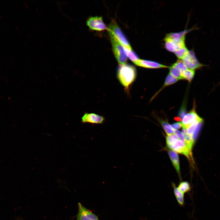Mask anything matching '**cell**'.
I'll return each instance as SVG.
<instances>
[{"instance_id": "obj_12", "label": "cell", "mask_w": 220, "mask_h": 220, "mask_svg": "<svg viewBox=\"0 0 220 220\" xmlns=\"http://www.w3.org/2000/svg\"><path fill=\"white\" fill-rule=\"evenodd\" d=\"M168 154L174 167L180 176V165L178 154L175 151L172 150H170L168 151Z\"/></svg>"}, {"instance_id": "obj_15", "label": "cell", "mask_w": 220, "mask_h": 220, "mask_svg": "<svg viewBox=\"0 0 220 220\" xmlns=\"http://www.w3.org/2000/svg\"><path fill=\"white\" fill-rule=\"evenodd\" d=\"M179 80V79L174 77L169 73L166 78L164 84L162 88L156 93V95L164 87L174 83Z\"/></svg>"}, {"instance_id": "obj_22", "label": "cell", "mask_w": 220, "mask_h": 220, "mask_svg": "<svg viewBox=\"0 0 220 220\" xmlns=\"http://www.w3.org/2000/svg\"><path fill=\"white\" fill-rule=\"evenodd\" d=\"M195 73L194 70L187 69L182 74L183 79H185L190 82L193 78Z\"/></svg>"}, {"instance_id": "obj_20", "label": "cell", "mask_w": 220, "mask_h": 220, "mask_svg": "<svg viewBox=\"0 0 220 220\" xmlns=\"http://www.w3.org/2000/svg\"><path fill=\"white\" fill-rule=\"evenodd\" d=\"M123 47L127 56L134 63L139 59L137 55L132 50H130L125 47Z\"/></svg>"}, {"instance_id": "obj_24", "label": "cell", "mask_w": 220, "mask_h": 220, "mask_svg": "<svg viewBox=\"0 0 220 220\" xmlns=\"http://www.w3.org/2000/svg\"><path fill=\"white\" fill-rule=\"evenodd\" d=\"M173 65L180 71L182 73V74L187 69V68L185 64L181 60H178Z\"/></svg>"}, {"instance_id": "obj_11", "label": "cell", "mask_w": 220, "mask_h": 220, "mask_svg": "<svg viewBox=\"0 0 220 220\" xmlns=\"http://www.w3.org/2000/svg\"><path fill=\"white\" fill-rule=\"evenodd\" d=\"M134 63L137 66L147 68H168L166 65L161 64L157 62L147 60L139 59Z\"/></svg>"}, {"instance_id": "obj_3", "label": "cell", "mask_w": 220, "mask_h": 220, "mask_svg": "<svg viewBox=\"0 0 220 220\" xmlns=\"http://www.w3.org/2000/svg\"><path fill=\"white\" fill-rule=\"evenodd\" d=\"M112 46L113 52L120 65L126 64L127 60L123 47L116 38L112 32L108 30Z\"/></svg>"}, {"instance_id": "obj_1", "label": "cell", "mask_w": 220, "mask_h": 220, "mask_svg": "<svg viewBox=\"0 0 220 220\" xmlns=\"http://www.w3.org/2000/svg\"><path fill=\"white\" fill-rule=\"evenodd\" d=\"M117 76L123 86L128 89L136 78V69L134 66L130 64L120 65L117 69Z\"/></svg>"}, {"instance_id": "obj_9", "label": "cell", "mask_w": 220, "mask_h": 220, "mask_svg": "<svg viewBox=\"0 0 220 220\" xmlns=\"http://www.w3.org/2000/svg\"><path fill=\"white\" fill-rule=\"evenodd\" d=\"M182 120V127L186 129L191 124L203 119L198 115L195 110H193L185 115Z\"/></svg>"}, {"instance_id": "obj_16", "label": "cell", "mask_w": 220, "mask_h": 220, "mask_svg": "<svg viewBox=\"0 0 220 220\" xmlns=\"http://www.w3.org/2000/svg\"><path fill=\"white\" fill-rule=\"evenodd\" d=\"M177 188L180 191L184 194L185 193L189 192L191 190V187L189 184L186 181L181 182Z\"/></svg>"}, {"instance_id": "obj_23", "label": "cell", "mask_w": 220, "mask_h": 220, "mask_svg": "<svg viewBox=\"0 0 220 220\" xmlns=\"http://www.w3.org/2000/svg\"><path fill=\"white\" fill-rule=\"evenodd\" d=\"M188 51V50L185 46L177 50L174 53L179 59H182Z\"/></svg>"}, {"instance_id": "obj_5", "label": "cell", "mask_w": 220, "mask_h": 220, "mask_svg": "<svg viewBox=\"0 0 220 220\" xmlns=\"http://www.w3.org/2000/svg\"><path fill=\"white\" fill-rule=\"evenodd\" d=\"M182 59L184 64L189 69L194 70L203 66V65L199 62L194 52L192 50H188Z\"/></svg>"}, {"instance_id": "obj_10", "label": "cell", "mask_w": 220, "mask_h": 220, "mask_svg": "<svg viewBox=\"0 0 220 220\" xmlns=\"http://www.w3.org/2000/svg\"><path fill=\"white\" fill-rule=\"evenodd\" d=\"M82 121L84 123L102 124L105 121V118L95 113H86L82 117Z\"/></svg>"}, {"instance_id": "obj_25", "label": "cell", "mask_w": 220, "mask_h": 220, "mask_svg": "<svg viewBox=\"0 0 220 220\" xmlns=\"http://www.w3.org/2000/svg\"><path fill=\"white\" fill-rule=\"evenodd\" d=\"M174 134L177 136L180 140L185 142L184 135L182 132L178 130L174 129Z\"/></svg>"}, {"instance_id": "obj_18", "label": "cell", "mask_w": 220, "mask_h": 220, "mask_svg": "<svg viewBox=\"0 0 220 220\" xmlns=\"http://www.w3.org/2000/svg\"><path fill=\"white\" fill-rule=\"evenodd\" d=\"M161 125L167 136L174 134V129L171 125L166 121L162 120L161 121Z\"/></svg>"}, {"instance_id": "obj_26", "label": "cell", "mask_w": 220, "mask_h": 220, "mask_svg": "<svg viewBox=\"0 0 220 220\" xmlns=\"http://www.w3.org/2000/svg\"><path fill=\"white\" fill-rule=\"evenodd\" d=\"M172 127L175 130H177L180 129L182 127V125L181 122H178L172 124L171 125Z\"/></svg>"}, {"instance_id": "obj_2", "label": "cell", "mask_w": 220, "mask_h": 220, "mask_svg": "<svg viewBox=\"0 0 220 220\" xmlns=\"http://www.w3.org/2000/svg\"><path fill=\"white\" fill-rule=\"evenodd\" d=\"M166 140L167 146L171 150L183 154L189 158L192 156L185 142L174 134L167 136Z\"/></svg>"}, {"instance_id": "obj_13", "label": "cell", "mask_w": 220, "mask_h": 220, "mask_svg": "<svg viewBox=\"0 0 220 220\" xmlns=\"http://www.w3.org/2000/svg\"><path fill=\"white\" fill-rule=\"evenodd\" d=\"M182 130L185 142L187 146L190 154L192 156V149L194 141L192 136L188 134L186 128H183Z\"/></svg>"}, {"instance_id": "obj_17", "label": "cell", "mask_w": 220, "mask_h": 220, "mask_svg": "<svg viewBox=\"0 0 220 220\" xmlns=\"http://www.w3.org/2000/svg\"><path fill=\"white\" fill-rule=\"evenodd\" d=\"M169 68L170 73L173 77L179 80L183 79L182 73L178 68L173 65Z\"/></svg>"}, {"instance_id": "obj_19", "label": "cell", "mask_w": 220, "mask_h": 220, "mask_svg": "<svg viewBox=\"0 0 220 220\" xmlns=\"http://www.w3.org/2000/svg\"><path fill=\"white\" fill-rule=\"evenodd\" d=\"M189 31L188 30L178 33H171L167 35L166 37L170 38H185L186 34Z\"/></svg>"}, {"instance_id": "obj_21", "label": "cell", "mask_w": 220, "mask_h": 220, "mask_svg": "<svg viewBox=\"0 0 220 220\" xmlns=\"http://www.w3.org/2000/svg\"><path fill=\"white\" fill-rule=\"evenodd\" d=\"M202 122L203 120L195 122L190 124L186 128L188 133L192 137L199 125Z\"/></svg>"}, {"instance_id": "obj_6", "label": "cell", "mask_w": 220, "mask_h": 220, "mask_svg": "<svg viewBox=\"0 0 220 220\" xmlns=\"http://www.w3.org/2000/svg\"><path fill=\"white\" fill-rule=\"evenodd\" d=\"M185 38H170L165 37V47L169 51L174 52L177 50L185 47Z\"/></svg>"}, {"instance_id": "obj_14", "label": "cell", "mask_w": 220, "mask_h": 220, "mask_svg": "<svg viewBox=\"0 0 220 220\" xmlns=\"http://www.w3.org/2000/svg\"><path fill=\"white\" fill-rule=\"evenodd\" d=\"M174 192L176 200L178 204L183 206L185 204L184 194L180 191L174 183L173 184Z\"/></svg>"}, {"instance_id": "obj_7", "label": "cell", "mask_w": 220, "mask_h": 220, "mask_svg": "<svg viewBox=\"0 0 220 220\" xmlns=\"http://www.w3.org/2000/svg\"><path fill=\"white\" fill-rule=\"evenodd\" d=\"M78 208L76 220H99L97 215L80 202L78 203Z\"/></svg>"}, {"instance_id": "obj_4", "label": "cell", "mask_w": 220, "mask_h": 220, "mask_svg": "<svg viewBox=\"0 0 220 220\" xmlns=\"http://www.w3.org/2000/svg\"><path fill=\"white\" fill-rule=\"evenodd\" d=\"M108 28V30L112 32L116 38L123 46L132 50L128 41L115 21L112 20Z\"/></svg>"}, {"instance_id": "obj_8", "label": "cell", "mask_w": 220, "mask_h": 220, "mask_svg": "<svg viewBox=\"0 0 220 220\" xmlns=\"http://www.w3.org/2000/svg\"><path fill=\"white\" fill-rule=\"evenodd\" d=\"M86 24L89 28L92 30L102 31L108 30L107 28L100 16H94L89 18L86 21Z\"/></svg>"}]
</instances>
